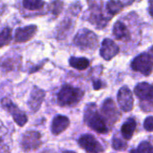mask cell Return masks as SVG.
Here are the masks:
<instances>
[{
	"label": "cell",
	"instance_id": "obj_4",
	"mask_svg": "<svg viewBox=\"0 0 153 153\" xmlns=\"http://www.w3.org/2000/svg\"><path fill=\"white\" fill-rule=\"evenodd\" d=\"M131 67L134 71L139 72L143 75H150L152 72V60L148 53H142L132 61Z\"/></svg>",
	"mask_w": 153,
	"mask_h": 153
},
{
	"label": "cell",
	"instance_id": "obj_7",
	"mask_svg": "<svg viewBox=\"0 0 153 153\" xmlns=\"http://www.w3.org/2000/svg\"><path fill=\"white\" fill-rule=\"evenodd\" d=\"M111 18L112 16L109 15L107 12H104L102 7L90 8L89 21L99 29L104 28Z\"/></svg>",
	"mask_w": 153,
	"mask_h": 153
},
{
	"label": "cell",
	"instance_id": "obj_23",
	"mask_svg": "<svg viewBox=\"0 0 153 153\" xmlns=\"http://www.w3.org/2000/svg\"><path fill=\"white\" fill-rule=\"evenodd\" d=\"M112 145H113V148L116 151H119V152L125 151L126 149V147H127V143H126V141L119 138V137H117V136L113 137Z\"/></svg>",
	"mask_w": 153,
	"mask_h": 153
},
{
	"label": "cell",
	"instance_id": "obj_15",
	"mask_svg": "<svg viewBox=\"0 0 153 153\" xmlns=\"http://www.w3.org/2000/svg\"><path fill=\"white\" fill-rule=\"evenodd\" d=\"M37 27L35 25H29L23 28H19L15 30L14 39L16 42H26L35 35Z\"/></svg>",
	"mask_w": 153,
	"mask_h": 153
},
{
	"label": "cell",
	"instance_id": "obj_26",
	"mask_svg": "<svg viewBox=\"0 0 153 153\" xmlns=\"http://www.w3.org/2000/svg\"><path fill=\"white\" fill-rule=\"evenodd\" d=\"M144 129L148 132H153V117H148L144 120Z\"/></svg>",
	"mask_w": 153,
	"mask_h": 153
},
{
	"label": "cell",
	"instance_id": "obj_27",
	"mask_svg": "<svg viewBox=\"0 0 153 153\" xmlns=\"http://www.w3.org/2000/svg\"><path fill=\"white\" fill-rule=\"evenodd\" d=\"M90 8H99L102 7V0H87Z\"/></svg>",
	"mask_w": 153,
	"mask_h": 153
},
{
	"label": "cell",
	"instance_id": "obj_2",
	"mask_svg": "<svg viewBox=\"0 0 153 153\" xmlns=\"http://www.w3.org/2000/svg\"><path fill=\"white\" fill-rule=\"evenodd\" d=\"M84 95L82 90L71 85H64L57 93V102L62 107L74 106L81 101Z\"/></svg>",
	"mask_w": 153,
	"mask_h": 153
},
{
	"label": "cell",
	"instance_id": "obj_19",
	"mask_svg": "<svg viewBox=\"0 0 153 153\" xmlns=\"http://www.w3.org/2000/svg\"><path fill=\"white\" fill-rule=\"evenodd\" d=\"M69 64L72 67L77 70H85L90 65V61L85 57H75L72 56L69 59Z\"/></svg>",
	"mask_w": 153,
	"mask_h": 153
},
{
	"label": "cell",
	"instance_id": "obj_11",
	"mask_svg": "<svg viewBox=\"0 0 153 153\" xmlns=\"http://www.w3.org/2000/svg\"><path fill=\"white\" fill-rule=\"evenodd\" d=\"M117 101L123 111L129 112L134 108V97L130 89L126 86L122 87L117 93Z\"/></svg>",
	"mask_w": 153,
	"mask_h": 153
},
{
	"label": "cell",
	"instance_id": "obj_14",
	"mask_svg": "<svg viewBox=\"0 0 153 153\" xmlns=\"http://www.w3.org/2000/svg\"><path fill=\"white\" fill-rule=\"evenodd\" d=\"M21 66V57L18 55H6L0 59V68L4 72L17 70Z\"/></svg>",
	"mask_w": 153,
	"mask_h": 153
},
{
	"label": "cell",
	"instance_id": "obj_1",
	"mask_svg": "<svg viewBox=\"0 0 153 153\" xmlns=\"http://www.w3.org/2000/svg\"><path fill=\"white\" fill-rule=\"evenodd\" d=\"M84 121L92 130L100 134H107L108 131L103 117L98 112L97 106L94 103H90L85 107Z\"/></svg>",
	"mask_w": 153,
	"mask_h": 153
},
{
	"label": "cell",
	"instance_id": "obj_35",
	"mask_svg": "<svg viewBox=\"0 0 153 153\" xmlns=\"http://www.w3.org/2000/svg\"><path fill=\"white\" fill-rule=\"evenodd\" d=\"M130 153H138V152H136L135 150H132V151L130 152Z\"/></svg>",
	"mask_w": 153,
	"mask_h": 153
},
{
	"label": "cell",
	"instance_id": "obj_30",
	"mask_svg": "<svg viewBox=\"0 0 153 153\" xmlns=\"http://www.w3.org/2000/svg\"><path fill=\"white\" fill-rule=\"evenodd\" d=\"M148 11L150 15L153 18V0H149V7H148Z\"/></svg>",
	"mask_w": 153,
	"mask_h": 153
},
{
	"label": "cell",
	"instance_id": "obj_21",
	"mask_svg": "<svg viewBox=\"0 0 153 153\" xmlns=\"http://www.w3.org/2000/svg\"><path fill=\"white\" fill-rule=\"evenodd\" d=\"M44 4L45 3L43 0H23L22 1L23 7L30 11L39 10L44 7Z\"/></svg>",
	"mask_w": 153,
	"mask_h": 153
},
{
	"label": "cell",
	"instance_id": "obj_17",
	"mask_svg": "<svg viewBox=\"0 0 153 153\" xmlns=\"http://www.w3.org/2000/svg\"><path fill=\"white\" fill-rule=\"evenodd\" d=\"M113 35L115 38L121 41H128L131 38L130 30H128L127 26L121 21L116 22L113 26Z\"/></svg>",
	"mask_w": 153,
	"mask_h": 153
},
{
	"label": "cell",
	"instance_id": "obj_8",
	"mask_svg": "<svg viewBox=\"0 0 153 153\" xmlns=\"http://www.w3.org/2000/svg\"><path fill=\"white\" fill-rule=\"evenodd\" d=\"M134 93L142 102H148V105L153 108V85L147 82H141L135 86Z\"/></svg>",
	"mask_w": 153,
	"mask_h": 153
},
{
	"label": "cell",
	"instance_id": "obj_5",
	"mask_svg": "<svg viewBox=\"0 0 153 153\" xmlns=\"http://www.w3.org/2000/svg\"><path fill=\"white\" fill-rule=\"evenodd\" d=\"M1 105L4 109H6V111L9 112V114L13 117L14 122L19 126H23L27 123L28 118L25 113L20 110L18 107L15 104H13L11 100H9L8 98H4L1 100Z\"/></svg>",
	"mask_w": 153,
	"mask_h": 153
},
{
	"label": "cell",
	"instance_id": "obj_29",
	"mask_svg": "<svg viewBox=\"0 0 153 153\" xmlns=\"http://www.w3.org/2000/svg\"><path fill=\"white\" fill-rule=\"evenodd\" d=\"M93 87L95 90H100L102 87V83L100 80H94L93 81Z\"/></svg>",
	"mask_w": 153,
	"mask_h": 153
},
{
	"label": "cell",
	"instance_id": "obj_25",
	"mask_svg": "<svg viewBox=\"0 0 153 153\" xmlns=\"http://www.w3.org/2000/svg\"><path fill=\"white\" fill-rule=\"evenodd\" d=\"M138 153H153V146L148 142H143L138 146Z\"/></svg>",
	"mask_w": 153,
	"mask_h": 153
},
{
	"label": "cell",
	"instance_id": "obj_3",
	"mask_svg": "<svg viewBox=\"0 0 153 153\" xmlns=\"http://www.w3.org/2000/svg\"><path fill=\"white\" fill-rule=\"evenodd\" d=\"M74 42L82 49H93L98 46V37L93 31L88 29H82L75 35Z\"/></svg>",
	"mask_w": 153,
	"mask_h": 153
},
{
	"label": "cell",
	"instance_id": "obj_10",
	"mask_svg": "<svg viewBox=\"0 0 153 153\" xmlns=\"http://www.w3.org/2000/svg\"><path fill=\"white\" fill-rule=\"evenodd\" d=\"M101 112L106 120L111 125H114L120 117V114L112 99H107L103 102L101 106Z\"/></svg>",
	"mask_w": 153,
	"mask_h": 153
},
{
	"label": "cell",
	"instance_id": "obj_31",
	"mask_svg": "<svg viewBox=\"0 0 153 153\" xmlns=\"http://www.w3.org/2000/svg\"><path fill=\"white\" fill-rule=\"evenodd\" d=\"M149 55H150V56H151V58H152V63H153V47H152L151 48H150V50H149V53H148Z\"/></svg>",
	"mask_w": 153,
	"mask_h": 153
},
{
	"label": "cell",
	"instance_id": "obj_12",
	"mask_svg": "<svg viewBox=\"0 0 153 153\" xmlns=\"http://www.w3.org/2000/svg\"><path fill=\"white\" fill-rule=\"evenodd\" d=\"M100 56L107 61L111 60L113 57H115L118 52L119 48L118 46L110 39H105L102 41L101 48H100Z\"/></svg>",
	"mask_w": 153,
	"mask_h": 153
},
{
	"label": "cell",
	"instance_id": "obj_13",
	"mask_svg": "<svg viewBox=\"0 0 153 153\" xmlns=\"http://www.w3.org/2000/svg\"><path fill=\"white\" fill-rule=\"evenodd\" d=\"M45 98V91L38 87H34L30 92V99L28 100V107L32 112H37Z\"/></svg>",
	"mask_w": 153,
	"mask_h": 153
},
{
	"label": "cell",
	"instance_id": "obj_32",
	"mask_svg": "<svg viewBox=\"0 0 153 153\" xmlns=\"http://www.w3.org/2000/svg\"><path fill=\"white\" fill-rule=\"evenodd\" d=\"M0 153H9L8 150L4 149V147H0Z\"/></svg>",
	"mask_w": 153,
	"mask_h": 153
},
{
	"label": "cell",
	"instance_id": "obj_24",
	"mask_svg": "<svg viewBox=\"0 0 153 153\" xmlns=\"http://www.w3.org/2000/svg\"><path fill=\"white\" fill-rule=\"evenodd\" d=\"M63 5L64 4H63V2L62 1L56 0V1H54L50 4L49 10H50L51 13H53L54 15H58L62 12V10H63Z\"/></svg>",
	"mask_w": 153,
	"mask_h": 153
},
{
	"label": "cell",
	"instance_id": "obj_33",
	"mask_svg": "<svg viewBox=\"0 0 153 153\" xmlns=\"http://www.w3.org/2000/svg\"><path fill=\"white\" fill-rule=\"evenodd\" d=\"M40 153H56L55 151H53V150H45L44 152H42Z\"/></svg>",
	"mask_w": 153,
	"mask_h": 153
},
{
	"label": "cell",
	"instance_id": "obj_18",
	"mask_svg": "<svg viewBox=\"0 0 153 153\" xmlns=\"http://www.w3.org/2000/svg\"><path fill=\"white\" fill-rule=\"evenodd\" d=\"M136 129V121L134 118H128L121 127V134L125 140H130Z\"/></svg>",
	"mask_w": 153,
	"mask_h": 153
},
{
	"label": "cell",
	"instance_id": "obj_6",
	"mask_svg": "<svg viewBox=\"0 0 153 153\" xmlns=\"http://www.w3.org/2000/svg\"><path fill=\"white\" fill-rule=\"evenodd\" d=\"M40 134L35 131L26 132L22 138V149L28 152L37 150L41 144Z\"/></svg>",
	"mask_w": 153,
	"mask_h": 153
},
{
	"label": "cell",
	"instance_id": "obj_34",
	"mask_svg": "<svg viewBox=\"0 0 153 153\" xmlns=\"http://www.w3.org/2000/svg\"><path fill=\"white\" fill-rule=\"evenodd\" d=\"M64 153H75L74 152H71V151H66V152H65Z\"/></svg>",
	"mask_w": 153,
	"mask_h": 153
},
{
	"label": "cell",
	"instance_id": "obj_9",
	"mask_svg": "<svg viewBox=\"0 0 153 153\" xmlns=\"http://www.w3.org/2000/svg\"><path fill=\"white\" fill-rule=\"evenodd\" d=\"M79 145L87 152L100 153L103 152L101 144L91 134H83L78 140Z\"/></svg>",
	"mask_w": 153,
	"mask_h": 153
},
{
	"label": "cell",
	"instance_id": "obj_16",
	"mask_svg": "<svg viewBox=\"0 0 153 153\" xmlns=\"http://www.w3.org/2000/svg\"><path fill=\"white\" fill-rule=\"evenodd\" d=\"M70 125V120L68 117L61 115H57L54 117L51 125V132L54 135H58L63 133Z\"/></svg>",
	"mask_w": 153,
	"mask_h": 153
},
{
	"label": "cell",
	"instance_id": "obj_28",
	"mask_svg": "<svg viewBox=\"0 0 153 153\" xmlns=\"http://www.w3.org/2000/svg\"><path fill=\"white\" fill-rule=\"evenodd\" d=\"M135 0H118V2L123 5V6H129L131 5Z\"/></svg>",
	"mask_w": 153,
	"mask_h": 153
},
{
	"label": "cell",
	"instance_id": "obj_20",
	"mask_svg": "<svg viewBox=\"0 0 153 153\" xmlns=\"http://www.w3.org/2000/svg\"><path fill=\"white\" fill-rule=\"evenodd\" d=\"M123 5L118 2V1H116V0H109L107 4H106V12L113 16V15H116L117 13H119L122 9H123Z\"/></svg>",
	"mask_w": 153,
	"mask_h": 153
},
{
	"label": "cell",
	"instance_id": "obj_22",
	"mask_svg": "<svg viewBox=\"0 0 153 153\" xmlns=\"http://www.w3.org/2000/svg\"><path fill=\"white\" fill-rule=\"evenodd\" d=\"M12 39V30L10 28H4L0 30V48L9 44Z\"/></svg>",
	"mask_w": 153,
	"mask_h": 153
}]
</instances>
